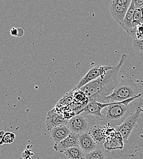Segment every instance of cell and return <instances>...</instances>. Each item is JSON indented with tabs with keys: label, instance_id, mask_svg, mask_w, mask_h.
Masks as SVG:
<instances>
[{
	"label": "cell",
	"instance_id": "cell-12",
	"mask_svg": "<svg viewBox=\"0 0 143 159\" xmlns=\"http://www.w3.org/2000/svg\"><path fill=\"white\" fill-rule=\"evenodd\" d=\"M78 143L85 154L92 152L97 148L96 142L87 132L79 135Z\"/></svg>",
	"mask_w": 143,
	"mask_h": 159
},
{
	"label": "cell",
	"instance_id": "cell-13",
	"mask_svg": "<svg viewBox=\"0 0 143 159\" xmlns=\"http://www.w3.org/2000/svg\"><path fill=\"white\" fill-rule=\"evenodd\" d=\"M71 133V131L67 125H61L53 128L50 131V139L58 144L66 139Z\"/></svg>",
	"mask_w": 143,
	"mask_h": 159
},
{
	"label": "cell",
	"instance_id": "cell-26",
	"mask_svg": "<svg viewBox=\"0 0 143 159\" xmlns=\"http://www.w3.org/2000/svg\"><path fill=\"white\" fill-rule=\"evenodd\" d=\"M5 132L4 131H0V139H1L2 138V137L4 136Z\"/></svg>",
	"mask_w": 143,
	"mask_h": 159
},
{
	"label": "cell",
	"instance_id": "cell-17",
	"mask_svg": "<svg viewBox=\"0 0 143 159\" xmlns=\"http://www.w3.org/2000/svg\"><path fill=\"white\" fill-rule=\"evenodd\" d=\"M127 33L133 38V39H143V23L137 25L130 30Z\"/></svg>",
	"mask_w": 143,
	"mask_h": 159
},
{
	"label": "cell",
	"instance_id": "cell-8",
	"mask_svg": "<svg viewBox=\"0 0 143 159\" xmlns=\"http://www.w3.org/2000/svg\"><path fill=\"white\" fill-rule=\"evenodd\" d=\"M67 126L71 132L81 135L87 132L88 123L84 116L82 115H76L68 120Z\"/></svg>",
	"mask_w": 143,
	"mask_h": 159
},
{
	"label": "cell",
	"instance_id": "cell-7",
	"mask_svg": "<svg viewBox=\"0 0 143 159\" xmlns=\"http://www.w3.org/2000/svg\"><path fill=\"white\" fill-rule=\"evenodd\" d=\"M68 120L64 116L56 110L55 108L49 111L47 113L46 118V126L48 130L51 131L53 128L61 126L67 125Z\"/></svg>",
	"mask_w": 143,
	"mask_h": 159
},
{
	"label": "cell",
	"instance_id": "cell-25",
	"mask_svg": "<svg viewBox=\"0 0 143 159\" xmlns=\"http://www.w3.org/2000/svg\"><path fill=\"white\" fill-rule=\"evenodd\" d=\"M24 35V30L21 28H18V37L21 38Z\"/></svg>",
	"mask_w": 143,
	"mask_h": 159
},
{
	"label": "cell",
	"instance_id": "cell-10",
	"mask_svg": "<svg viewBox=\"0 0 143 159\" xmlns=\"http://www.w3.org/2000/svg\"><path fill=\"white\" fill-rule=\"evenodd\" d=\"M129 7L124 5L109 2V10L110 14L119 25L122 23Z\"/></svg>",
	"mask_w": 143,
	"mask_h": 159
},
{
	"label": "cell",
	"instance_id": "cell-15",
	"mask_svg": "<svg viewBox=\"0 0 143 159\" xmlns=\"http://www.w3.org/2000/svg\"><path fill=\"white\" fill-rule=\"evenodd\" d=\"M63 154L69 159H85V153L78 146L65 150Z\"/></svg>",
	"mask_w": 143,
	"mask_h": 159
},
{
	"label": "cell",
	"instance_id": "cell-21",
	"mask_svg": "<svg viewBox=\"0 0 143 159\" xmlns=\"http://www.w3.org/2000/svg\"><path fill=\"white\" fill-rule=\"evenodd\" d=\"M125 159H143V150L136 151L135 154L125 155Z\"/></svg>",
	"mask_w": 143,
	"mask_h": 159
},
{
	"label": "cell",
	"instance_id": "cell-24",
	"mask_svg": "<svg viewBox=\"0 0 143 159\" xmlns=\"http://www.w3.org/2000/svg\"><path fill=\"white\" fill-rule=\"evenodd\" d=\"M10 33L12 36H17L18 37V28H13L11 31Z\"/></svg>",
	"mask_w": 143,
	"mask_h": 159
},
{
	"label": "cell",
	"instance_id": "cell-6",
	"mask_svg": "<svg viewBox=\"0 0 143 159\" xmlns=\"http://www.w3.org/2000/svg\"><path fill=\"white\" fill-rule=\"evenodd\" d=\"M103 147L107 151L117 152L118 157L121 155L119 151L123 152L124 141L121 134L116 129L107 137L103 143Z\"/></svg>",
	"mask_w": 143,
	"mask_h": 159
},
{
	"label": "cell",
	"instance_id": "cell-16",
	"mask_svg": "<svg viewBox=\"0 0 143 159\" xmlns=\"http://www.w3.org/2000/svg\"><path fill=\"white\" fill-rule=\"evenodd\" d=\"M85 159H108V157L104 150L97 147L95 150L86 154Z\"/></svg>",
	"mask_w": 143,
	"mask_h": 159
},
{
	"label": "cell",
	"instance_id": "cell-23",
	"mask_svg": "<svg viewBox=\"0 0 143 159\" xmlns=\"http://www.w3.org/2000/svg\"><path fill=\"white\" fill-rule=\"evenodd\" d=\"M135 8H140L143 7V0H132Z\"/></svg>",
	"mask_w": 143,
	"mask_h": 159
},
{
	"label": "cell",
	"instance_id": "cell-9",
	"mask_svg": "<svg viewBox=\"0 0 143 159\" xmlns=\"http://www.w3.org/2000/svg\"><path fill=\"white\" fill-rule=\"evenodd\" d=\"M110 103H104L96 100L89 101V103L80 111L78 115L82 112H84L87 115H93L102 120L103 118L102 111Z\"/></svg>",
	"mask_w": 143,
	"mask_h": 159
},
{
	"label": "cell",
	"instance_id": "cell-4",
	"mask_svg": "<svg viewBox=\"0 0 143 159\" xmlns=\"http://www.w3.org/2000/svg\"><path fill=\"white\" fill-rule=\"evenodd\" d=\"M143 99L140 100L138 102L136 103L135 112L130 115L123 124L119 126L116 127V129L121 134L123 137L124 142H128L130 135L132 132L133 129L136 126L139 120L140 119L141 115L143 113Z\"/></svg>",
	"mask_w": 143,
	"mask_h": 159
},
{
	"label": "cell",
	"instance_id": "cell-11",
	"mask_svg": "<svg viewBox=\"0 0 143 159\" xmlns=\"http://www.w3.org/2000/svg\"><path fill=\"white\" fill-rule=\"evenodd\" d=\"M78 138L79 135L71 132L66 139L58 144H55L53 148L56 151L63 153L65 150L69 148L78 146Z\"/></svg>",
	"mask_w": 143,
	"mask_h": 159
},
{
	"label": "cell",
	"instance_id": "cell-2",
	"mask_svg": "<svg viewBox=\"0 0 143 159\" xmlns=\"http://www.w3.org/2000/svg\"><path fill=\"white\" fill-rule=\"evenodd\" d=\"M141 96L142 94L140 93L134 98L122 102L110 103L108 107L104 108L105 113L103 115V118L102 119V123L109 125L114 128L121 125L130 115V103Z\"/></svg>",
	"mask_w": 143,
	"mask_h": 159
},
{
	"label": "cell",
	"instance_id": "cell-18",
	"mask_svg": "<svg viewBox=\"0 0 143 159\" xmlns=\"http://www.w3.org/2000/svg\"><path fill=\"white\" fill-rule=\"evenodd\" d=\"M142 23H143V7L135 9L133 19V27Z\"/></svg>",
	"mask_w": 143,
	"mask_h": 159
},
{
	"label": "cell",
	"instance_id": "cell-5",
	"mask_svg": "<svg viewBox=\"0 0 143 159\" xmlns=\"http://www.w3.org/2000/svg\"><path fill=\"white\" fill-rule=\"evenodd\" d=\"M114 66H102L99 65L91 68L83 76L82 79L80 80L77 84L75 89H80L83 86L86 84L97 79L98 78L105 75L106 72L113 68Z\"/></svg>",
	"mask_w": 143,
	"mask_h": 159
},
{
	"label": "cell",
	"instance_id": "cell-22",
	"mask_svg": "<svg viewBox=\"0 0 143 159\" xmlns=\"http://www.w3.org/2000/svg\"><path fill=\"white\" fill-rule=\"evenodd\" d=\"M132 1V0H111L110 1V2L124 5V6H126L128 7L130 6Z\"/></svg>",
	"mask_w": 143,
	"mask_h": 159
},
{
	"label": "cell",
	"instance_id": "cell-14",
	"mask_svg": "<svg viewBox=\"0 0 143 159\" xmlns=\"http://www.w3.org/2000/svg\"><path fill=\"white\" fill-rule=\"evenodd\" d=\"M135 7L132 1L131 5L128 8L126 15L124 17V19L122 23L119 25L123 30H125L127 33L131 29L133 28V14L135 10Z\"/></svg>",
	"mask_w": 143,
	"mask_h": 159
},
{
	"label": "cell",
	"instance_id": "cell-1",
	"mask_svg": "<svg viewBox=\"0 0 143 159\" xmlns=\"http://www.w3.org/2000/svg\"><path fill=\"white\" fill-rule=\"evenodd\" d=\"M125 54H123L119 62L106 74L95 80L80 89L86 95L89 101L96 100L101 102L105 98L109 96L118 85V75L125 60Z\"/></svg>",
	"mask_w": 143,
	"mask_h": 159
},
{
	"label": "cell",
	"instance_id": "cell-20",
	"mask_svg": "<svg viewBox=\"0 0 143 159\" xmlns=\"http://www.w3.org/2000/svg\"><path fill=\"white\" fill-rule=\"evenodd\" d=\"M132 45L136 51L140 53H143V39H133Z\"/></svg>",
	"mask_w": 143,
	"mask_h": 159
},
{
	"label": "cell",
	"instance_id": "cell-19",
	"mask_svg": "<svg viewBox=\"0 0 143 159\" xmlns=\"http://www.w3.org/2000/svg\"><path fill=\"white\" fill-rule=\"evenodd\" d=\"M16 139V135L12 132H5L4 136L1 139L0 145L11 144L14 142Z\"/></svg>",
	"mask_w": 143,
	"mask_h": 159
},
{
	"label": "cell",
	"instance_id": "cell-3",
	"mask_svg": "<svg viewBox=\"0 0 143 159\" xmlns=\"http://www.w3.org/2000/svg\"><path fill=\"white\" fill-rule=\"evenodd\" d=\"M140 93L137 84L132 80H122L108 96L103 98L101 102L109 103L119 102L134 98Z\"/></svg>",
	"mask_w": 143,
	"mask_h": 159
},
{
	"label": "cell",
	"instance_id": "cell-27",
	"mask_svg": "<svg viewBox=\"0 0 143 159\" xmlns=\"http://www.w3.org/2000/svg\"><path fill=\"white\" fill-rule=\"evenodd\" d=\"M1 50H0V61H1Z\"/></svg>",
	"mask_w": 143,
	"mask_h": 159
}]
</instances>
